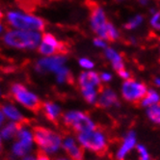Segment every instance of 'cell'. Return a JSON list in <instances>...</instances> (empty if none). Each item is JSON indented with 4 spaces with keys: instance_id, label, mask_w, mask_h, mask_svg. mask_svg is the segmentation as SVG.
Returning a JSON list of instances; mask_svg holds the SVG:
<instances>
[{
    "instance_id": "obj_25",
    "label": "cell",
    "mask_w": 160,
    "mask_h": 160,
    "mask_svg": "<svg viewBox=\"0 0 160 160\" xmlns=\"http://www.w3.org/2000/svg\"><path fill=\"white\" fill-rule=\"evenodd\" d=\"M106 37H107V41H111V42H116L120 38V32L118 28L112 22L109 21L106 27Z\"/></svg>"
},
{
    "instance_id": "obj_32",
    "label": "cell",
    "mask_w": 160,
    "mask_h": 160,
    "mask_svg": "<svg viewBox=\"0 0 160 160\" xmlns=\"http://www.w3.org/2000/svg\"><path fill=\"white\" fill-rule=\"evenodd\" d=\"M93 43H94V45H95L96 48H101V49H103V50L108 47L107 41L104 40V39H101V38H99V37L95 38L94 41H93Z\"/></svg>"
},
{
    "instance_id": "obj_15",
    "label": "cell",
    "mask_w": 160,
    "mask_h": 160,
    "mask_svg": "<svg viewBox=\"0 0 160 160\" xmlns=\"http://www.w3.org/2000/svg\"><path fill=\"white\" fill-rule=\"evenodd\" d=\"M42 112L44 113L45 118L55 124L58 123L63 115L61 108L53 102H44L42 104Z\"/></svg>"
},
{
    "instance_id": "obj_26",
    "label": "cell",
    "mask_w": 160,
    "mask_h": 160,
    "mask_svg": "<svg viewBox=\"0 0 160 160\" xmlns=\"http://www.w3.org/2000/svg\"><path fill=\"white\" fill-rule=\"evenodd\" d=\"M18 138L19 139V143H21L23 146H25L28 148H31V145H32V136L30 134L29 131L25 130V129H20L18 134Z\"/></svg>"
},
{
    "instance_id": "obj_8",
    "label": "cell",
    "mask_w": 160,
    "mask_h": 160,
    "mask_svg": "<svg viewBox=\"0 0 160 160\" xmlns=\"http://www.w3.org/2000/svg\"><path fill=\"white\" fill-rule=\"evenodd\" d=\"M138 136L134 129L125 132L115 151L116 160H128L138 145Z\"/></svg>"
},
{
    "instance_id": "obj_18",
    "label": "cell",
    "mask_w": 160,
    "mask_h": 160,
    "mask_svg": "<svg viewBox=\"0 0 160 160\" xmlns=\"http://www.w3.org/2000/svg\"><path fill=\"white\" fill-rule=\"evenodd\" d=\"M100 89L97 88H80V93L84 100L90 105H97Z\"/></svg>"
},
{
    "instance_id": "obj_21",
    "label": "cell",
    "mask_w": 160,
    "mask_h": 160,
    "mask_svg": "<svg viewBox=\"0 0 160 160\" xmlns=\"http://www.w3.org/2000/svg\"><path fill=\"white\" fill-rule=\"evenodd\" d=\"M24 125H26L25 123L23 122H11L9 123L5 128H3L2 130V136L4 138H12V137L16 136L18 134V132L23 128Z\"/></svg>"
},
{
    "instance_id": "obj_4",
    "label": "cell",
    "mask_w": 160,
    "mask_h": 160,
    "mask_svg": "<svg viewBox=\"0 0 160 160\" xmlns=\"http://www.w3.org/2000/svg\"><path fill=\"white\" fill-rule=\"evenodd\" d=\"M33 138L45 152H55L62 147V137L43 127H35L33 128Z\"/></svg>"
},
{
    "instance_id": "obj_28",
    "label": "cell",
    "mask_w": 160,
    "mask_h": 160,
    "mask_svg": "<svg viewBox=\"0 0 160 160\" xmlns=\"http://www.w3.org/2000/svg\"><path fill=\"white\" fill-rule=\"evenodd\" d=\"M151 26L156 30L160 31V12L154 9L151 10V18H150Z\"/></svg>"
},
{
    "instance_id": "obj_3",
    "label": "cell",
    "mask_w": 160,
    "mask_h": 160,
    "mask_svg": "<svg viewBox=\"0 0 160 160\" xmlns=\"http://www.w3.org/2000/svg\"><path fill=\"white\" fill-rule=\"evenodd\" d=\"M66 127L71 128L76 134L96 128L98 125L90 114L81 110H72L62 115Z\"/></svg>"
},
{
    "instance_id": "obj_16",
    "label": "cell",
    "mask_w": 160,
    "mask_h": 160,
    "mask_svg": "<svg viewBox=\"0 0 160 160\" xmlns=\"http://www.w3.org/2000/svg\"><path fill=\"white\" fill-rule=\"evenodd\" d=\"M158 103H160V93L156 89H148L143 99L140 101L141 107L145 109Z\"/></svg>"
},
{
    "instance_id": "obj_42",
    "label": "cell",
    "mask_w": 160,
    "mask_h": 160,
    "mask_svg": "<svg viewBox=\"0 0 160 160\" xmlns=\"http://www.w3.org/2000/svg\"><path fill=\"white\" fill-rule=\"evenodd\" d=\"M2 18V13H1V11H0V18Z\"/></svg>"
},
{
    "instance_id": "obj_17",
    "label": "cell",
    "mask_w": 160,
    "mask_h": 160,
    "mask_svg": "<svg viewBox=\"0 0 160 160\" xmlns=\"http://www.w3.org/2000/svg\"><path fill=\"white\" fill-rule=\"evenodd\" d=\"M1 109L3 111V113L5 114V115L10 118V119H12L16 122H23L25 124H28L30 122V120L23 117L21 115V114L18 112V109H16L14 106L12 105H4V106H1Z\"/></svg>"
},
{
    "instance_id": "obj_41",
    "label": "cell",
    "mask_w": 160,
    "mask_h": 160,
    "mask_svg": "<svg viewBox=\"0 0 160 160\" xmlns=\"http://www.w3.org/2000/svg\"><path fill=\"white\" fill-rule=\"evenodd\" d=\"M1 31H2V25L0 24V32H1Z\"/></svg>"
},
{
    "instance_id": "obj_22",
    "label": "cell",
    "mask_w": 160,
    "mask_h": 160,
    "mask_svg": "<svg viewBox=\"0 0 160 160\" xmlns=\"http://www.w3.org/2000/svg\"><path fill=\"white\" fill-rule=\"evenodd\" d=\"M132 155H133V158L131 160H150L151 159V153L148 152V148L144 144H141V143H138Z\"/></svg>"
},
{
    "instance_id": "obj_37",
    "label": "cell",
    "mask_w": 160,
    "mask_h": 160,
    "mask_svg": "<svg viewBox=\"0 0 160 160\" xmlns=\"http://www.w3.org/2000/svg\"><path fill=\"white\" fill-rule=\"evenodd\" d=\"M3 122H4V116H3V113L1 112V110H0V125L3 123Z\"/></svg>"
},
{
    "instance_id": "obj_24",
    "label": "cell",
    "mask_w": 160,
    "mask_h": 160,
    "mask_svg": "<svg viewBox=\"0 0 160 160\" xmlns=\"http://www.w3.org/2000/svg\"><path fill=\"white\" fill-rule=\"evenodd\" d=\"M56 76H57V81L59 83H68L71 82L72 80V73L70 72V70L67 67H62L61 68H59L56 72Z\"/></svg>"
},
{
    "instance_id": "obj_20",
    "label": "cell",
    "mask_w": 160,
    "mask_h": 160,
    "mask_svg": "<svg viewBox=\"0 0 160 160\" xmlns=\"http://www.w3.org/2000/svg\"><path fill=\"white\" fill-rule=\"evenodd\" d=\"M42 42L47 43L48 45H51V47L57 48L59 50L60 54H64L66 52V47L62 42H60L58 40H57L52 34H49V33L43 34L42 37Z\"/></svg>"
},
{
    "instance_id": "obj_29",
    "label": "cell",
    "mask_w": 160,
    "mask_h": 160,
    "mask_svg": "<svg viewBox=\"0 0 160 160\" xmlns=\"http://www.w3.org/2000/svg\"><path fill=\"white\" fill-rule=\"evenodd\" d=\"M78 64L82 68H84L85 71H92L95 68L94 61L87 58V57H82V58H80L78 61Z\"/></svg>"
},
{
    "instance_id": "obj_10",
    "label": "cell",
    "mask_w": 160,
    "mask_h": 160,
    "mask_svg": "<svg viewBox=\"0 0 160 160\" xmlns=\"http://www.w3.org/2000/svg\"><path fill=\"white\" fill-rule=\"evenodd\" d=\"M97 105L102 109H114L120 107V96L113 88L104 87L99 91Z\"/></svg>"
},
{
    "instance_id": "obj_40",
    "label": "cell",
    "mask_w": 160,
    "mask_h": 160,
    "mask_svg": "<svg viewBox=\"0 0 160 160\" xmlns=\"http://www.w3.org/2000/svg\"><path fill=\"white\" fill-rule=\"evenodd\" d=\"M115 1H117V2H122V1H124V0H115Z\"/></svg>"
},
{
    "instance_id": "obj_33",
    "label": "cell",
    "mask_w": 160,
    "mask_h": 160,
    "mask_svg": "<svg viewBox=\"0 0 160 160\" xmlns=\"http://www.w3.org/2000/svg\"><path fill=\"white\" fill-rule=\"evenodd\" d=\"M117 73H118V76L122 80V81H125V80H128V79L132 78L131 77V72L129 71H128L125 68H122V70H121V71H119V72H117Z\"/></svg>"
},
{
    "instance_id": "obj_2",
    "label": "cell",
    "mask_w": 160,
    "mask_h": 160,
    "mask_svg": "<svg viewBox=\"0 0 160 160\" xmlns=\"http://www.w3.org/2000/svg\"><path fill=\"white\" fill-rule=\"evenodd\" d=\"M4 42L15 48L18 49H33L39 47L42 42V36L36 31L24 30H11L8 31L4 37Z\"/></svg>"
},
{
    "instance_id": "obj_1",
    "label": "cell",
    "mask_w": 160,
    "mask_h": 160,
    "mask_svg": "<svg viewBox=\"0 0 160 160\" xmlns=\"http://www.w3.org/2000/svg\"><path fill=\"white\" fill-rule=\"evenodd\" d=\"M76 139L84 151L96 154L104 153L109 147L108 134L105 130L98 127L92 130L78 133Z\"/></svg>"
},
{
    "instance_id": "obj_35",
    "label": "cell",
    "mask_w": 160,
    "mask_h": 160,
    "mask_svg": "<svg viewBox=\"0 0 160 160\" xmlns=\"http://www.w3.org/2000/svg\"><path fill=\"white\" fill-rule=\"evenodd\" d=\"M153 85L157 89H160V76H156L153 78Z\"/></svg>"
},
{
    "instance_id": "obj_36",
    "label": "cell",
    "mask_w": 160,
    "mask_h": 160,
    "mask_svg": "<svg viewBox=\"0 0 160 160\" xmlns=\"http://www.w3.org/2000/svg\"><path fill=\"white\" fill-rule=\"evenodd\" d=\"M141 5H143V6H146V5H148V3L150 2V0H137Z\"/></svg>"
},
{
    "instance_id": "obj_14",
    "label": "cell",
    "mask_w": 160,
    "mask_h": 160,
    "mask_svg": "<svg viewBox=\"0 0 160 160\" xmlns=\"http://www.w3.org/2000/svg\"><path fill=\"white\" fill-rule=\"evenodd\" d=\"M103 52H104L105 58L107 59V61L109 62V64L111 65L114 71L119 72V71L122 70V68H124L123 57L118 50H116L113 48L107 47Z\"/></svg>"
},
{
    "instance_id": "obj_13",
    "label": "cell",
    "mask_w": 160,
    "mask_h": 160,
    "mask_svg": "<svg viewBox=\"0 0 160 160\" xmlns=\"http://www.w3.org/2000/svg\"><path fill=\"white\" fill-rule=\"evenodd\" d=\"M78 86L80 88H97L101 89L99 73L95 71H84L78 76Z\"/></svg>"
},
{
    "instance_id": "obj_30",
    "label": "cell",
    "mask_w": 160,
    "mask_h": 160,
    "mask_svg": "<svg viewBox=\"0 0 160 160\" xmlns=\"http://www.w3.org/2000/svg\"><path fill=\"white\" fill-rule=\"evenodd\" d=\"M30 150V148H26L25 146H23L21 143L18 142L15 146H14V152L18 155V156H22V155H24L26 154V152Z\"/></svg>"
},
{
    "instance_id": "obj_38",
    "label": "cell",
    "mask_w": 160,
    "mask_h": 160,
    "mask_svg": "<svg viewBox=\"0 0 160 160\" xmlns=\"http://www.w3.org/2000/svg\"><path fill=\"white\" fill-rule=\"evenodd\" d=\"M56 160H72L70 157H59V158H57Z\"/></svg>"
},
{
    "instance_id": "obj_27",
    "label": "cell",
    "mask_w": 160,
    "mask_h": 160,
    "mask_svg": "<svg viewBox=\"0 0 160 160\" xmlns=\"http://www.w3.org/2000/svg\"><path fill=\"white\" fill-rule=\"evenodd\" d=\"M38 50L41 54H43L45 56H53V55H57V54H60L59 50L51 47V45H48L47 43H43L41 42L40 45L38 47Z\"/></svg>"
},
{
    "instance_id": "obj_12",
    "label": "cell",
    "mask_w": 160,
    "mask_h": 160,
    "mask_svg": "<svg viewBox=\"0 0 160 160\" xmlns=\"http://www.w3.org/2000/svg\"><path fill=\"white\" fill-rule=\"evenodd\" d=\"M62 148L72 160H83L84 159V150L78 143L76 137L72 135H67L63 138Z\"/></svg>"
},
{
    "instance_id": "obj_6",
    "label": "cell",
    "mask_w": 160,
    "mask_h": 160,
    "mask_svg": "<svg viewBox=\"0 0 160 160\" xmlns=\"http://www.w3.org/2000/svg\"><path fill=\"white\" fill-rule=\"evenodd\" d=\"M148 86L146 83L140 81L138 79L130 78L128 80L122 81L121 88H120V94L122 100L128 103H140V101L143 99L145 95L148 92Z\"/></svg>"
},
{
    "instance_id": "obj_39",
    "label": "cell",
    "mask_w": 160,
    "mask_h": 160,
    "mask_svg": "<svg viewBox=\"0 0 160 160\" xmlns=\"http://www.w3.org/2000/svg\"><path fill=\"white\" fill-rule=\"evenodd\" d=\"M23 160H35V159H34L32 156H27V157H25Z\"/></svg>"
},
{
    "instance_id": "obj_11",
    "label": "cell",
    "mask_w": 160,
    "mask_h": 160,
    "mask_svg": "<svg viewBox=\"0 0 160 160\" xmlns=\"http://www.w3.org/2000/svg\"><path fill=\"white\" fill-rule=\"evenodd\" d=\"M67 59L63 54H57L53 56H48L47 58H43L38 61L36 68L40 72H54L61 68L65 66Z\"/></svg>"
},
{
    "instance_id": "obj_5",
    "label": "cell",
    "mask_w": 160,
    "mask_h": 160,
    "mask_svg": "<svg viewBox=\"0 0 160 160\" xmlns=\"http://www.w3.org/2000/svg\"><path fill=\"white\" fill-rule=\"evenodd\" d=\"M9 23L18 30L42 31L44 29L45 22L41 18L19 12H10L7 15Z\"/></svg>"
},
{
    "instance_id": "obj_7",
    "label": "cell",
    "mask_w": 160,
    "mask_h": 160,
    "mask_svg": "<svg viewBox=\"0 0 160 160\" xmlns=\"http://www.w3.org/2000/svg\"><path fill=\"white\" fill-rule=\"evenodd\" d=\"M11 93L13 98L24 107L29 109L35 114L42 111V102L41 99L33 93L29 91L21 84L16 83L11 88Z\"/></svg>"
},
{
    "instance_id": "obj_34",
    "label": "cell",
    "mask_w": 160,
    "mask_h": 160,
    "mask_svg": "<svg viewBox=\"0 0 160 160\" xmlns=\"http://www.w3.org/2000/svg\"><path fill=\"white\" fill-rule=\"evenodd\" d=\"M37 160H50L44 151L39 150L37 152Z\"/></svg>"
},
{
    "instance_id": "obj_19",
    "label": "cell",
    "mask_w": 160,
    "mask_h": 160,
    "mask_svg": "<svg viewBox=\"0 0 160 160\" xmlns=\"http://www.w3.org/2000/svg\"><path fill=\"white\" fill-rule=\"evenodd\" d=\"M146 118L152 124L160 128V103L147 108Z\"/></svg>"
},
{
    "instance_id": "obj_23",
    "label": "cell",
    "mask_w": 160,
    "mask_h": 160,
    "mask_svg": "<svg viewBox=\"0 0 160 160\" xmlns=\"http://www.w3.org/2000/svg\"><path fill=\"white\" fill-rule=\"evenodd\" d=\"M144 22V18L141 15H135L130 18L127 22L124 23L123 27L127 30H134L140 27Z\"/></svg>"
},
{
    "instance_id": "obj_9",
    "label": "cell",
    "mask_w": 160,
    "mask_h": 160,
    "mask_svg": "<svg viewBox=\"0 0 160 160\" xmlns=\"http://www.w3.org/2000/svg\"><path fill=\"white\" fill-rule=\"evenodd\" d=\"M107 17L106 13L100 6H94L91 8V15H90V25L91 28L97 35L101 39L107 41L106 37V27H107Z\"/></svg>"
},
{
    "instance_id": "obj_31",
    "label": "cell",
    "mask_w": 160,
    "mask_h": 160,
    "mask_svg": "<svg viewBox=\"0 0 160 160\" xmlns=\"http://www.w3.org/2000/svg\"><path fill=\"white\" fill-rule=\"evenodd\" d=\"M99 77H100V81L101 83H104V84H108L110 83L112 80H113V74L110 72H102L99 73Z\"/></svg>"
},
{
    "instance_id": "obj_43",
    "label": "cell",
    "mask_w": 160,
    "mask_h": 160,
    "mask_svg": "<svg viewBox=\"0 0 160 160\" xmlns=\"http://www.w3.org/2000/svg\"><path fill=\"white\" fill-rule=\"evenodd\" d=\"M150 160H155V159H152V158H151V159H150Z\"/></svg>"
}]
</instances>
